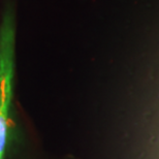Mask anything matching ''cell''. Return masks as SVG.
<instances>
[{
    "label": "cell",
    "mask_w": 159,
    "mask_h": 159,
    "mask_svg": "<svg viewBox=\"0 0 159 159\" xmlns=\"http://www.w3.org/2000/svg\"><path fill=\"white\" fill-rule=\"evenodd\" d=\"M16 25L14 14L7 9L0 26V121L8 122L15 75Z\"/></svg>",
    "instance_id": "obj_1"
}]
</instances>
